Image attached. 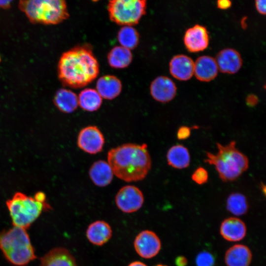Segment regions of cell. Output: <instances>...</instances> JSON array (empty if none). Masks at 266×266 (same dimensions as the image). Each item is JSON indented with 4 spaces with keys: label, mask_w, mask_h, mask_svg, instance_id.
<instances>
[{
    "label": "cell",
    "mask_w": 266,
    "mask_h": 266,
    "mask_svg": "<svg viewBox=\"0 0 266 266\" xmlns=\"http://www.w3.org/2000/svg\"><path fill=\"white\" fill-rule=\"evenodd\" d=\"M177 88L174 82L169 77L160 76L155 78L150 86V93L156 100L167 102L176 96Z\"/></svg>",
    "instance_id": "obj_12"
},
{
    "label": "cell",
    "mask_w": 266,
    "mask_h": 266,
    "mask_svg": "<svg viewBox=\"0 0 266 266\" xmlns=\"http://www.w3.org/2000/svg\"><path fill=\"white\" fill-rule=\"evenodd\" d=\"M13 0H0V8L7 9L10 7Z\"/></svg>",
    "instance_id": "obj_35"
},
{
    "label": "cell",
    "mask_w": 266,
    "mask_h": 266,
    "mask_svg": "<svg viewBox=\"0 0 266 266\" xmlns=\"http://www.w3.org/2000/svg\"><path fill=\"white\" fill-rule=\"evenodd\" d=\"M107 59L111 67L122 69L131 64L133 60V54L130 50L122 46H116L108 52Z\"/></svg>",
    "instance_id": "obj_24"
},
{
    "label": "cell",
    "mask_w": 266,
    "mask_h": 266,
    "mask_svg": "<svg viewBox=\"0 0 266 266\" xmlns=\"http://www.w3.org/2000/svg\"></svg>",
    "instance_id": "obj_40"
},
{
    "label": "cell",
    "mask_w": 266,
    "mask_h": 266,
    "mask_svg": "<svg viewBox=\"0 0 266 266\" xmlns=\"http://www.w3.org/2000/svg\"><path fill=\"white\" fill-rule=\"evenodd\" d=\"M77 97L78 105L88 112L98 110L102 104V98L94 89L85 88L80 92Z\"/></svg>",
    "instance_id": "obj_25"
},
{
    "label": "cell",
    "mask_w": 266,
    "mask_h": 266,
    "mask_svg": "<svg viewBox=\"0 0 266 266\" xmlns=\"http://www.w3.org/2000/svg\"><path fill=\"white\" fill-rule=\"evenodd\" d=\"M255 6L258 12L265 15L266 13V0H255Z\"/></svg>",
    "instance_id": "obj_31"
},
{
    "label": "cell",
    "mask_w": 266,
    "mask_h": 266,
    "mask_svg": "<svg viewBox=\"0 0 266 266\" xmlns=\"http://www.w3.org/2000/svg\"><path fill=\"white\" fill-rule=\"evenodd\" d=\"M217 147L216 154L206 153L204 161L215 166L223 181L236 180L248 168V158L236 148L234 140L225 145L217 143Z\"/></svg>",
    "instance_id": "obj_3"
},
{
    "label": "cell",
    "mask_w": 266,
    "mask_h": 266,
    "mask_svg": "<svg viewBox=\"0 0 266 266\" xmlns=\"http://www.w3.org/2000/svg\"><path fill=\"white\" fill-rule=\"evenodd\" d=\"M39 266H78L70 252L64 247H56L40 259Z\"/></svg>",
    "instance_id": "obj_15"
},
{
    "label": "cell",
    "mask_w": 266,
    "mask_h": 266,
    "mask_svg": "<svg viewBox=\"0 0 266 266\" xmlns=\"http://www.w3.org/2000/svg\"><path fill=\"white\" fill-rule=\"evenodd\" d=\"M26 230L14 226L0 233V249L15 266H25L36 258Z\"/></svg>",
    "instance_id": "obj_5"
},
{
    "label": "cell",
    "mask_w": 266,
    "mask_h": 266,
    "mask_svg": "<svg viewBox=\"0 0 266 266\" xmlns=\"http://www.w3.org/2000/svg\"><path fill=\"white\" fill-rule=\"evenodd\" d=\"M258 97L253 94L248 95L246 99V104L250 107L255 106L258 104Z\"/></svg>",
    "instance_id": "obj_32"
},
{
    "label": "cell",
    "mask_w": 266,
    "mask_h": 266,
    "mask_svg": "<svg viewBox=\"0 0 266 266\" xmlns=\"http://www.w3.org/2000/svg\"><path fill=\"white\" fill-rule=\"evenodd\" d=\"M215 59L218 70L224 73H236L242 65L240 54L236 50L232 48H226L221 50Z\"/></svg>",
    "instance_id": "obj_13"
},
{
    "label": "cell",
    "mask_w": 266,
    "mask_h": 266,
    "mask_svg": "<svg viewBox=\"0 0 266 266\" xmlns=\"http://www.w3.org/2000/svg\"><path fill=\"white\" fill-rule=\"evenodd\" d=\"M89 174L93 183L100 187L109 185L114 175L108 163L102 160L96 161L92 165L89 170Z\"/></svg>",
    "instance_id": "obj_20"
},
{
    "label": "cell",
    "mask_w": 266,
    "mask_h": 266,
    "mask_svg": "<svg viewBox=\"0 0 266 266\" xmlns=\"http://www.w3.org/2000/svg\"><path fill=\"white\" fill-rule=\"evenodd\" d=\"M146 0H110L108 10L110 20L117 24H137L145 14Z\"/></svg>",
    "instance_id": "obj_7"
},
{
    "label": "cell",
    "mask_w": 266,
    "mask_h": 266,
    "mask_svg": "<svg viewBox=\"0 0 266 266\" xmlns=\"http://www.w3.org/2000/svg\"><path fill=\"white\" fill-rule=\"evenodd\" d=\"M54 102L61 111L70 113L74 112L77 108L78 97L70 90L60 89L55 95Z\"/></svg>",
    "instance_id": "obj_22"
},
{
    "label": "cell",
    "mask_w": 266,
    "mask_h": 266,
    "mask_svg": "<svg viewBox=\"0 0 266 266\" xmlns=\"http://www.w3.org/2000/svg\"><path fill=\"white\" fill-rule=\"evenodd\" d=\"M18 5L33 24L56 25L69 16L65 0H20Z\"/></svg>",
    "instance_id": "obj_6"
},
{
    "label": "cell",
    "mask_w": 266,
    "mask_h": 266,
    "mask_svg": "<svg viewBox=\"0 0 266 266\" xmlns=\"http://www.w3.org/2000/svg\"><path fill=\"white\" fill-rule=\"evenodd\" d=\"M208 178V174L207 170L201 166L198 167L192 175V180L199 185L206 183Z\"/></svg>",
    "instance_id": "obj_29"
},
{
    "label": "cell",
    "mask_w": 266,
    "mask_h": 266,
    "mask_svg": "<svg viewBox=\"0 0 266 266\" xmlns=\"http://www.w3.org/2000/svg\"><path fill=\"white\" fill-rule=\"evenodd\" d=\"M86 233L90 243L95 245L102 246L111 238L112 230L106 222L97 220L89 225Z\"/></svg>",
    "instance_id": "obj_18"
},
{
    "label": "cell",
    "mask_w": 266,
    "mask_h": 266,
    "mask_svg": "<svg viewBox=\"0 0 266 266\" xmlns=\"http://www.w3.org/2000/svg\"><path fill=\"white\" fill-rule=\"evenodd\" d=\"M107 162L114 175L128 182L145 178L151 167V159L145 143H126L111 149Z\"/></svg>",
    "instance_id": "obj_2"
},
{
    "label": "cell",
    "mask_w": 266,
    "mask_h": 266,
    "mask_svg": "<svg viewBox=\"0 0 266 266\" xmlns=\"http://www.w3.org/2000/svg\"><path fill=\"white\" fill-rule=\"evenodd\" d=\"M228 211L236 216L245 214L248 211L249 204L246 197L239 193L231 194L226 202Z\"/></svg>",
    "instance_id": "obj_27"
},
{
    "label": "cell",
    "mask_w": 266,
    "mask_h": 266,
    "mask_svg": "<svg viewBox=\"0 0 266 266\" xmlns=\"http://www.w3.org/2000/svg\"><path fill=\"white\" fill-rule=\"evenodd\" d=\"M183 42L186 49L190 52L203 51L208 46L209 36L206 28L196 25L188 29L185 33Z\"/></svg>",
    "instance_id": "obj_11"
},
{
    "label": "cell",
    "mask_w": 266,
    "mask_h": 266,
    "mask_svg": "<svg viewBox=\"0 0 266 266\" xmlns=\"http://www.w3.org/2000/svg\"></svg>",
    "instance_id": "obj_39"
},
{
    "label": "cell",
    "mask_w": 266,
    "mask_h": 266,
    "mask_svg": "<svg viewBox=\"0 0 266 266\" xmlns=\"http://www.w3.org/2000/svg\"><path fill=\"white\" fill-rule=\"evenodd\" d=\"M100 66L92 48L78 45L62 54L58 65V77L66 86L83 88L96 79Z\"/></svg>",
    "instance_id": "obj_1"
},
{
    "label": "cell",
    "mask_w": 266,
    "mask_h": 266,
    "mask_svg": "<svg viewBox=\"0 0 266 266\" xmlns=\"http://www.w3.org/2000/svg\"><path fill=\"white\" fill-rule=\"evenodd\" d=\"M168 164L177 169L187 167L190 163V155L188 149L181 144L170 147L166 154Z\"/></svg>",
    "instance_id": "obj_23"
},
{
    "label": "cell",
    "mask_w": 266,
    "mask_h": 266,
    "mask_svg": "<svg viewBox=\"0 0 266 266\" xmlns=\"http://www.w3.org/2000/svg\"><path fill=\"white\" fill-rule=\"evenodd\" d=\"M169 70L170 74L175 79L187 81L194 74V62L186 55H176L169 62Z\"/></svg>",
    "instance_id": "obj_14"
},
{
    "label": "cell",
    "mask_w": 266,
    "mask_h": 266,
    "mask_svg": "<svg viewBox=\"0 0 266 266\" xmlns=\"http://www.w3.org/2000/svg\"><path fill=\"white\" fill-rule=\"evenodd\" d=\"M6 204L13 226L25 229L29 228L42 211L50 208L45 194L41 192L36 193L34 197L17 192Z\"/></svg>",
    "instance_id": "obj_4"
},
{
    "label": "cell",
    "mask_w": 266,
    "mask_h": 266,
    "mask_svg": "<svg viewBox=\"0 0 266 266\" xmlns=\"http://www.w3.org/2000/svg\"><path fill=\"white\" fill-rule=\"evenodd\" d=\"M128 266H147L146 264L140 261H134L130 263Z\"/></svg>",
    "instance_id": "obj_36"
},
{
    "label": "cell",
    "mask_w": 266,
    "mask_h": 266,
    "mask_svg": "<svg viewBox=\"0 0 266 266\" xmlns=\"http://www.w3.org/2000/svg\"><path fill=\"white\" fill-rule=\"evenodd\" d=\"M252 259L250 249L243 244H235L226 251L225 262L227 266H249Z\"/></svg>",
    "instance_id": "obj_21"
},
{
    "label": "cell",
    "mask_w": 266,
    "mask_h": 266,
    "mask_svg": "<svg viewBox=\"0 0 266 266\" xmlns=\"http://www.w3.org/2000/svg\"><path fill=\"white\" fill-rule=\"evenodd\" d=\"M77 143L82 151L90 154H96L102 150L105 139L97 126H88L79 132Z\"/></svg>",
    "instance_id": "obj_9"
},
{
    "label": "cell",
    "mask_w": 266,
    "mask_h": 266,
    "mask_svg": "<svg viewBox=\"0 0 266 266\" xmlns=\"http://www.w3.org/2000/svg\"><path fill=\"white\" fill-rule=\"evenodd\" d=\"M197 266H214V257L212 254L207 251H202L196 257Z\"/></svg>",
    "instance_id": "obj_28"
},
{
    "label": "cell",
    "mask_w": 266,
    "mask_h": 266,
    "mask_svg": "<svg viewBox=\"0 0 266 266\" xmlns=\"http://www.w3.org/2000/svg\"><path fill=\"white\" fill-rule=\"evenodd\" d=\"M232 2L230 0H217V7L221 9H227L231 6Z\"/></svg>",
    "instance_id": "obj_33"
},
{
    "label": "cell",
    "mask_w": 266,
    "mask_h": 266,
    "mask_svg": "<svg viewBox=\"0 0 266 266\" xmlns=\"http://www.w3.org/2000/svg\"><path fill=\"white\" fill-rule=\"evenodd\" d=\"M156 266H163V265H157Z\"/></svg>",
    "instance_id": "obj_38"
},
{
    "label": "cell",
    "mask_w": 266,
    "mask_h": 266,
    "mask_svg": "<svg viewBox=\"0 0 266 266\" xmlns=\"http://www.w3.org/2000/svg\"><path fill=\"white\" fill-rule=\"evenodd\" d=\"M96 90L102 99L112 100L120 94L122 84L121 80L114 75H103L98 79Z\"/></svg>",
    "instance_id": "obj_19"
},
{
    "label": "cell",
    "mask_w": 266,
    "mask_h": 266,
    "mask_svg": "<svg viewBox=\"0 0 266 266\" xmlns=\"http://www.w3.org/2000/svg\"><path fill=\"white\" fill-rule=\"evenodd\" d=\"M144 200L141 191L133 185H126L122 187L115 198L117 207L126 213L138 211L142 206Z\"/></svg>",
    "instance_id": "obj_8"
},
{
    "label": "cell",
    "mask_w": 266,
    "mask_h": 266,
    "mask_svg": "<svg viewBox=\"0 0 266 266\" xmlns=\"http://www.w3.org/2000/svg\"><path fill=\"white\" fill-rule=\"evenodd\" d=\"M191 133V128L183 126L179 128L177 132V137L179 140H185L188 138Z\"/></svg>",
    "instance_id": "obj_30"
},
{
    "label": "cell",
    "mask_w": 266,
    "mask_h": 266,
    "mask_svg": "<svg viewBox=\"0 0 266 266\" xmlns=\"http://www.w3.org/2000/svg\"><path fill=\"white\" fill-rule=\"evenodd\" d=\"M187 259L184 256H179L175 259V264L177 266H186Z\"/></svg>",
    "instance_id": "obj_34"
},
{
    "label": "cell",
    "mask_w": 266,
    "mask_h": 266,
    "mask_svg": "<svg viewBox=\"0 0 266 266\" xmlns=\"http://www.w3.org/2000/svg\"><path fill=\"white\" fill-rule=\"evenodd\" d=\"M218 71L216 60L211 56H200L194 62V74L199 81H212L217 76Z\"/></svg>",
    "instance_id": "obj_17"
},
{
    "label": "cell",
    "mask_w": 266,
    "mask_h": 266,
    "mask_svg": "<svg viewBox=\"0 0 266 266\" xmlns=\"http://www.w3.org/2000/svg\"><path fill=\"white\" fill-rule=\"evenodd\" d=\"M260 187L262 189V191L263 192L264 195H266V186L263 183L261 184Z\"/></svg>",
    "instance_id": "obj_37"
},
{
    "label": "cell",
    "mask_w": 266,
    "mask_h": 266,
    "mask_svg": "<svg viewBox=\"0 0 266 266\" xmlns=\"http://www.w3.org/2000/svg\"><path fill=\"white\" fill-rule=\"evenodd\" d=\"M220 233L226 240L239 241L246 235V227L243 221L236 217L226 218L222 222Z\"/></svg>",
    "instance_id": "obj_16"
},
{
    "label": "cell",
    "mask_w": 266,
    "mask_h": 266,
    "mask_svg": "<svg viewBox=\"0 0 266 266\" xmlns=\"http://www.w3.org/2000/svg\"><path fill=\"white\" fill-rule=\"evenodd\" d=\"M133 246L139 256L144 259H151L156 256L160 252L161 242L154 232L144 230L135 237Z\"/></svg>",
    "instance_id": "obj_10"
},
{
    "label": "cell",
    "mask_w": 266,
    "mask_h": 266,
    "mask_svg": "<svg viewBox=\"0 0 266 266\" xmlns=\"http://www.w3.org/2000/svg\"><path fill=\"white\" fill-rule=\"evenodd\" d=\"M117 37L120 46L130 50L135 48L139 41L138 32L131 26L122 27L118 32Z\"/></svg>",
    "instance_id": "obj_26"
}]
</instances>
